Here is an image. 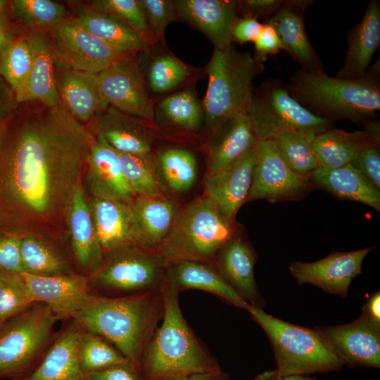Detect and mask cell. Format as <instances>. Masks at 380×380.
<instances>
[{
  "label": "cell",
  "mask_w": 380,
  "mask_h": 380,
  "mask_svg": "<svg viewBox=\"0 0 380 380\" xmlns=\"http://www.w3.org/2000/svg\"><path fill=\"white\" fill-rule=\"evenodd\" d=\"M93 134L61 102L0 132V231L20 237L68 214Z\"/></svg>",
  "instance_id": "cell-1"
},
{
  "label": "cell",
  "mask_w": 380,
  "mask_h": 380,
  "mask_svg": "<svg viewBox=\"0 0 380 380\" xmlns=\"http://www.w3.org/2000/svg\"><path fill=\"white\" fill-rule=\"evenodd\" d=\"M163 313L160 289L118 297L95 294L89 305L71 319L85 331L104 338L125 358L139 364Z\"/></svg>",
  "instance_id": "cell-2"
},
{
  "label": "cell",
  "mask_w": 380,
  "mask_h": 380,
  "mask_svg": "<svg viewBox=\"0 0 380 380\" xmlns=\"http://www.w3.org/2000/svg\"><path fill=\"white\" fill-rule=\"evenodd\" d=\"M379 68L378 60L355 80L331 77L322 68H300L288 88L293 98L319 117L364 125L380 110Z\"/></svg>",
  "instance_id": "cell-3"
},
{
  "label": "cell",
  "mask_w": 380,
  "mask_h": 380,
  "mask_svg": "<svg viewBox=\"0 0 380 380\" xmlns=\"http://www.w3.org/2000/svg\"><path fill=\"white\" fill-rule=\"evenodd\" d=\"M164 298L162 323L146 345L140 367L144 380L186 377L221 369L182 313L177 291L161 288Z\"/></svg>",
  "instance_id": "cell-4"
},
{
  "label": "cell",
  "mask_w": 380,
  "mask_h": 380,
  "mask_svg": "<svg viewBox=\"0 0 380 380\" xmlns=\"http://www.w3.org/2000/svg\"><path fill=\"white\" fill-rule=\"evenodd\" d=\"M265 70L264 61L232 45L214 49L205 68L207 91L202 103L205 126L210 133L234 113L248 110L253 96V81Z\"/></svg>",
  "instance_id": "cell-5"
},
{
  "label": "cell",
  "mask_w": 380,
  "mask_h": 380,
  "mask_svg": "<svg viewBox=\"0 0 380 380\" xmlns=\"http://www.w3.org/2000/svg\"><path fill=\"white\" fill-rule=\"evenodd\" d=\"M236 231L205 196L177 213L173 224L156 251L165 265L193 260L213 262L218 250Z\"/></svg>",
  "instance_id": "cell-6"
},
{
  "label": "cell",
  "mask_w": 380,
  "mask_h": 380,
  "mask_svg": "<svg viewBox=\"0 0 380 380\" xmlns=\"http://www.w3.org/2000/svg\"><path fill=\"white\" fill-rule=\"evenodd\" d=\"M247 311L269 338L281 376L338 371L344 365L313 329L285 322L253 305Z\"/></svg>",
  "instance_id": "cell-7"
},
{
  "label": "cell",
  "mask_w": 380,
  "mask_h": 380,
  "mask_svg": "<svg viewBox=\"0 0 380 380\" xmlns=\"http://www.w3.org/2000/svg\"><path fill=\"white\" fill-rule=\"evenodd\" d=\"M58 320L48 305L36 302L0 326V379L18 380L30 374L52 341Z\"/></svg>",
  "instance_id": "cell-8"
},
{
  "label": "cell",
  "mask_w": 380,
  "mask_h": 380,
  "mask_svg": "<svg viewBox=\"0 0 380 380\" xmlns=\"http://www.w3.org/2000/svg\"><path fill=\"white\" fill-rule=\"evenodd\" d=\"M165 268L156 251L132 245L104 255L88 278L94 293L124 296L160 289Z\"/></svg>",
  "instance_id": "cell-9"
},
{
  "label": "cell",
  "mask_w": 380,
  "mask_h": 380,
  "mask_svg": "<svg viewBox=\"0 0 380 380\" xmlns=\"http://www.w3.org/2000/svg\"><path fill=\"white\" fill-rule=\"evenodd\" d=\"M248 113L257 137L263 139L275 129L302 134L310 139L333 127L334 122L319 117L290 94L288 85L278 80H270L253 89Z\"/></svg>",
  "instance_id": "cell-10"
},
{
  "label": "cell",
  "mask_w": 380,
  "mask_h": 380,
  "mask_svg": "<svg viewBox=\"0 0 380 380\" xmlns=\"http://www.w3.org/2000/svg\"><path fill=\"white\" fill-rule=\"evenodd\" d=\"M255 151L252 183L247 201L263 199L275 203L298 201L315 188L310 176L291 169L270 140H259Z\"/></svg>",
  "instance_id": "cell-11"
},
{
  "label": "cell",
  "mask_w": 380,
  "mask_h": 380,
  "mask_svg": "<svg viewBox=\"0 0 380 380\" xmlns=\"http://www.w3.org/2000/svg\"><path fill=\"white\" fill-rule=\"evenodd\" d=\"M97 80L101 96L108 106L155 125V102L136 55L114 62L97 74Z\"/></svg>",
  "instance_id": "cell-12"
},
{
  "label": "cell",
  "mask_w": 380,
  "mask_h": 380,
  "mask_svg": "<svg viewBox=\"0 0 380 380\" xmlns=\"http://www.w3.org/2000/svg\"><path fill=\"white\" fill-rule=\"evenodd\" d=\"M54 50L70 69L99 74L126 57L109 46L75 19H65L49 29Z\"/></svg>",
  "instance_id": "cell-13"
},
{
  "label": "cell",
  "mask_w": 380,
  "mask_h": 380,
  "mask_svg": "<svg viewBox=\"0 0 380 380\" xmlns=\"http://www.w3.org/2000/svg\"><path fill=\"white\" fill-rule=\"evenodd\" d=\"M313 330L343 364L380 367V326L362 315L346 324L315 327Z\"/></svg>",
  "instance_id": "cell-14"
},
{
  "label": "cell",
  "mask_w": 380,
  "mask_h": 380,
  "mask_svg": "<svg viewBox=\"0 0 380 380\" xmlns=\"http://www.w3.org/2000/svg\"><path fill=\"white\" fill-rule=\"evenodd\" d=\"M373 248L334 251L315 262H292L289 270L299 284H311L327 293L346 298L351 281L362 273V262Z\"/></svg>",
  "instance_id": "cell-15"
},
{
  "label": "cell",
  "mask_w": 380,
  "mask_h": 380,
  "mask_svg": "<svg viewBox=\"0 0 380 380\" xmlns=\"http://www.w3.org/2000/svg\"><path fill=\"white\" fill-rule=\"evenodd\" d=\"M22 274L34 302L48 305L59 320L71 319L87 306L95 295L88 277L77 272L56 276Z\"/></svg>",
  "instance_id": "cell-16"
},
{
  "label": "cell",
  "mask_w": 380,
  "mask_h": 380,
  "mask_svg": "<svg viewBox=\"0 0 380 380\" xmlns=\"http://www.w3.org/2000/svg\"><path fill=\"white\" fill-rule=\"evenodd\" d=\"M91 121L89 130L118 153H151L156 127L151 123L110 106Z\"/></svg>",
  "instance_id": "cell-17"
},
{
  "label": "cell",
  "mask_w": 380,
  "mask_h": 380,
  "mask_svg": "<svg viewBox=\"0 0 380 380\" xmlns=\"http://www.w3.org/2000/svg\"><path fill=\"white\" fill-rule=\"evenodd\" d=\"M256 253L237 230L218 250L212 264L226 282L250 305L262 308L265 302L257 286Z\"/></svg>",
  "instance_id": "cell-18"
},
{
  "label": "cell",
  "mask_w": 380,
  "mask_h": 380,
  "mask_svg": "<svg viewBox=\"0 0 380 380\" xmlns=\"http://www.w3.org/2000/svg\"><path fill=\"white\" fill-rule=\"evenodd\" d=\"M177 18L203 32L215 49L232 46V27L239 17L236 0H175Z\"/></svg>",
  "instance_id": "cell-19"
},
{
  "label": "cell",
  "mask_w": 380,
  "mask_h": 380,
  "mask_svg": "<svg viewBox=\"0 0 380 380\" xmlns=\"http://www.w3.org/2000/svg\"><path fill=\"white\" fill-rule=\"evenodd\" d=\"M255 148L229 167L208 172L205 178V196L230 222H234L238 210L247 201L252 183Z\"/></svg>",
  "instance_id": "cell-20"
},
{
  "label": "cell",
  "mask_w": 380,
  "mask_h": 380,
  "mask_svg": "<svg viewBox=\"0 0 380 380\" xmlns=\"http://www.w3.org/2000/svg\"><path fill=\"white\" fill-rule=\"evenodd\" d=\"M65 322L36 367L18 380H83L78 353L84 330L72 319Z\"/></svg>",
  "instance_id": "cell-21"
},
{
  "label": "cell",
  "mask_w": 380,
  "mask_h": 380,
  "mask_svg": "<svg viewBox=\"0 0 380 380\" xmlns=\"http://www.w3.org/2000/svg\"><path fill=\"white\" fill-rule=\"evenodd\" d=\"M258 141L248 111L232 114L210 133L206 144L208 172L229 167L253 150Z\"/></svg>",
  "instance_id": "cell-22"
},
{
  "label": "cell",
  "mask_w": 380,
  "mask_h": 380,
  "mask_svg": "<svg viewBox=\"0 0 380 380\" xmlns=\"http://www.w3.org/2000/svg\"><path fill=\"white\" fill-rule=\"evenodd\" d=\"M137 59L151 94H165L191 85L198 76L196 68L183 62L160 43L147 46Z\"/></svg>",
  "instance_id": "cell-23"
},
{
  "label": "cell",
  "mask_w": 380,
  "mask_h": 380,
  "mask_svg": "<svg viewBox=\"0 0 380 380\" xmlns=\"http://www.w3.org/2000/svg\"><path fill=\"white\" fill-rule=\"evenodd\" d=\"M162 287L179 293L185 289H199L240 309L247 310L250 306L208 262L182 260L167 264Z\"/></svg>",
  "instance_id": "cell-24"
},
{
  "label": "cell",
  "mask_w": 380,
  "mask_h": 380,
  "mask_svg": "<svg viewBox=\"0 0 380 380\" xmlns=\"http://www.w3.org/2000/svg\"><path fill=\"white\" fill-rule=\"evenodd\" d=\"M70 250L81 274L89 277L101 265L103 253L98 241L90 206L80 183L75 189L67 214Z\"/></svg>",
  "instance_id": "cell-25"
},
{
  "label": "cell",
  "mask_w": 380,
  "mask_h": 380,
  "mask_svg": "<svg viewBox=\"0 0 380 380\" xmlns=\"http://www.w3.org/2000/svg\"><path fill=\"white\" fill-rule=\"evenodd\" d=\"M32 54L28 78L20 91L15 95L18 103L37 101L47 107L61 103L53 68V49L48 34L32 30L27 36Z\"/></svg>",
  "instance_id": "cell-26"
},
{
  "label": "cell",
  "mask_w": 380,
  "mask_h": 380,
  "mask_svg": "<svg viewBox=\"0 0 380 380\" xmlns=\"http://www.w3.org/2000/svg\"><path fill=\"white\" fill-rule=\"evenodd\" d=\"M129 207L135 245L156 250L173 224L177 214L176 205L162 195L136 196Z\"/></svg>",
  "instance_id": "cell-27"
},
{
  "label": "cell",
  "mask_w": 380,
  "mask_h": 380,
  "mask_svg": "<svg viewBox=\"0 0 380 380\" xmlns=\"http://www.w3.org/2000/svg\"><path fill=\"white\" fill-rule=\"evenodd\" d=\"M311 0H289L286 5L268 20L277 32L285 50L303 69L322 68L305 27L304 13Z\"/></svg>",
  "instance_id": "cell-28"
},
{
  "label": "cell",
  "mask_w": 380,
  "mask_h": 380,
  "mask_svg": "<svg viewBox=\"0 0 380 380\" xmlns=\"http://www.w3.org/2000/svg\"><path fill=\"white\" fill-rule=\"evenodd\" d=\"M348 50L336 77L355 80L363 77L380 46V1H370L362 20L348 33Z\"/></svg>",
  "instance_id": "cell-29"
},
{
  "label": "cell",
  "mask_w": 380,
  "mask_h": 380,
  "mask_svg": "<svg viewBox=\"0 0 380 380\" xmlns=\"http://www.w3.org/2000/svg\"><path fill=\"white\" fill-rule=\"evenodd\" d=\"M86 167L93 196L132 203L134 197L123 176L118 153L102 139L95 137Z\"/></svg>",
  "instance_id": "cell-30"
},
{
  "label": "cell",
  "mask_w": 380,
  "mask_h": 380,
  "mask_svg": "<svg viewBox=\"0 0 380 380\" xmlns=\"http://www.w3.org/2000/svg\"><path fill=\"white\" fill-rule=\"evenodd\" d=\"M129 205L97 196L90 202L94 229L103 255L135 245Z\"/></svg>",
  "instance_id": "cell-31"
},
{
  "label": "cell",
  "mask_w": 380,
  "mask_h": 380,
  "mask_svg": "<svg viewBox=\"0 0 380 380\" xmlns=\"http://www.w3.org/2000/svg\"><path fill=\"white\" fill-rule=\"evenodd\" d=\"M310 179L315 188L339 199L359 202L380 211V189L350 163L334 168L319 167L310 175Z\"/></svg>",
  "instance_id": "cell-32"
},
{
  "label": "cell",
  "mask_w": 380,
  "mask_h": 380,
  "mask_svg": "<svg viewBox=\"0 0 380 380\" xmlns=\"http://www.w3.org/2000/svg\"><path fill=\"white\" fill-rule=\"evenodd\" d=\"M56 84L61 103L80 122L91 120L108 106L101 96L97 74L68 69Z\"/></svg>",
  "instance_id": "cell-33"
},
{
  "label": "cell",
  "mask_w": 380,
  "mask_h": 380,
  "mask_svg": "<svg viewBox=\"0 0 380 380\" xmlns=\"http://www.w3.org/2000/svg\"><path fill=\"white\" fill-rule=\"evenodd\" d=\"M75 18L91 34L125 56L137 55L148 46L125 21L90 8H81Z\"/></svg>",
  "instance_id": "cell-34"
},
{
  "label": "cell",
  "mask_w": 380,
  "mask_h": 380,
  "mask_svg": "<svg viewBox=\"0 0 380 380\" xmlns=\"http://www.w3.org/2000/svg\"><path fill=\"white\" fill-rule=\"evenodd\" d=\"M311 143L319 167L325 168L349 164L365 148L376 146L363 130L347 132L334 127L315 136Z\"/></svg>",
  "instance_id": "cell-35"
},
{
  "label": "cell",
  "mask_w": 380,
  "mask_h": 380,
  "mask_svg": "<svg viewBox=\"0 0 380 380\" xmlns=\"http://www.w3.org/2000/svg\"><path fill=\"white\" fill-rule=\"evenodd\" d=\"M154 122L194 132L205 125L203 106L194 87L189 85L169 94L154 106Z\"/></svg>",
  "instance_id": "cell-36"
},
{
  "label": "cell",
  "mask_w": 380,
  "mask_h": 380,
  "mask_svg": "<svg viewBox=\"0 0 380 380\" xmlns=\"http://www.w3.org/2000/svg\"><path fill=\"white\" fill-rule=\"evenodd\" d=\"M20 255L25 273L56 276L76 272L71 267L70 259L60 248L36 235L21 237Z\"/></svg>",
  "instance_id": "cell-37"
},
{
  "label": "cell",
  "mask_w": 380,
  "mask_h": 380,
  "mask_svg": "<svg viewBox=\"0 0 380 380\" xmlns=\"http://www.w3.org/2000/svg\"><path fill=\"white\" fill-rule=\"evenodd\" d=\"M156 160L159 172L172 191L185 192L194 184L197 177V161L189 150L167 147L158 153Z\"/></svg>",
  "instance_id": "cell-38"
},
{
  "label": "cell",
  "mask_w": 380,
  "mask_h": 380,
  "mask_svg": "<svg viewBox=\"0 0 380 380\" xmlns=\"http://www.w3.org/2000/svg\"><path fill=\"white\" fill-rule=\"evenodd\" d=\"M263 139L270 140L277 151L294 172L306 176L319 167L309 138L286 129L270 131Z\"/></svg>",
  "instance_id": "cell-39"
},
{
  "label": "cell",
  "mask_w": 380,
  "mask_h": 380,
  "mask_svg": "<svg viewBox=\"0 0 380 380\" xmlns=\"http://www.w3.org/2000/svg\"><path fill=\"white\" fill-rule=\"evenodd\" d=\"M118 153L123 176L134 196L163 195L152 153Z\"/></svg>",
  "instance_id": "cell-40"
},
{
  "label": "cell",
  "mask_w": 380,
  "mask_h": 380,
  "mask_svg": "<svg viewBox=\"0 0 380 380\" xmlns=\"http://www.w3.org/2000/svg\"><path fill=\"white\" fill-rule=\"evenodd\" d=\"M13 16L32 30L51 28L65 20V8L51 0H13Z\"/></svg>",
  "instance_id": "cell-41"
},
{
  "label": "cell",
  "mask_w": 380,
  "mask_h": 380,
  "mask_svg": "<svg viewBox=\"0 0 380 380\" xmlns=\"http://www.w3.org/2000/svg\"><path fill=\"white\" fill-rule=\"evenodd\" d=\"M78 355L84 374L110 367L126 359L104 338L85 331L80 339Z\"/></svg>",
  "instance_id": "cell-42"
},
{
  "label": "cell",
  "mask_w": 380,
  "mask_h": 380,
  "mask_svg": "<svg viewBox=\"0 0 380 380\" xmlns=\"http://www.w3.org/2000/svg\"><path fill=\"white\" fill-rule=\"evenodd\" d=\"M32 64V54L27 36L13 40L0 58V75L18 94L24 87Z\"/></svg>",
  "instance_id": "cell-43"
},
{
  "label": "cell",
  "mask_w": 380,
  "mask_h": 380,
  "mask_svg": "<svg viewBox=\"0 0 380 380\" xmlns=\"http://www.w3.org/2000/svg\"><path fill=\"white\" fill-rule=\"evenodd\" d=\"M34 303L22 272L0 270V326Z\"/></svg>",
  "instance_id": "cell-44"
},
{
  "label": "cell",
  "mask_w": 380,
  "mask_h": 380,
  "mask_svg": "<svg viewBox=\"0 0 380 380\" xmlns=\"http://www.w3.org/2000/svg\"><path fill=\"white\" fill-rule=\"evenodd\" d=\"M89 8L125 21L142 37L148 45L157 44L139 0H94L89 2Z\"/></svg>",
  "instance_id": "cell-45"
},
{
  "label": "cell",
  "mask_w": 380,
  "mask_h": 380,
  "mask_svg": "<svg viewBox=\"0 0 380 380\" xmlns=\"http://www.w3.org/2000/svg\"><path fill=\"white\" fill-rule=\"evenodd\" d=\"M148 27L157 43L165 44L167 26L177 19L174 1L139 0Z\"/></svg>",
  "instance_id": "cell-46"
},
{
  "label": "cell",
  "mask_w": 380,
  "mask_h": 380,
  "mask_svg": "<svg viewBox=\"0 0 380 380\" xmlns=\"http://www.w3.org/2000/svg\"><path fill=\"white\" fill-rule=\"evenodd\" d=\"M20 239L19 236L0 231V270L23 272Z\"/></svg>",
  "instance_id": "cell-47"
},
{
  "label": "cell",
  "mask_w": 380,
  "mask_h": 380,
  "mask_svg": "<svg viewBox=\"0 0 380 380\" xmlns=\"http://www.w3.org/2000/svg\"><path fill=\"white\" fill-rule=\"evenodd\" d=\"M83 380H144L140 365L125 359L110 367L85 373Z\"/></svg>",
  "instance_id": "cell-48"
},
{
  "label": "cell",
  "mask_w": 380,
  "mask_h": 380,
  "mask_svg": "<svg viewBox=\"0 0 380 380\" xmlns=\"http://www.w3.org/2000/svg\"><path fill=\"white\" fill-rule=\"evenodd\" d=\"M380 147L370 146L350 163L375 187L380 189Z\"/></svg>",
  "instance_id": "cell-49"
},
{
  "label": "cell",
  "mask_w": 380,
  "mask_h": 380,
  "mask_svg": "<svg viewBox=\"0 0 380 380\" xmlns=\"http://www.w3.org/2000/svg\"><path fill=\"white\" fill-rule=\"evenodd\" d=\"M289 0H245L239 1V13L241 16H251L268 20L282 9Z\"/></svg>",
  "instance_id": "cell-50"
},
{
  "label": "cell",
  "mask_w": 380,
  "mask_h": 380,
  "mask_svg": "<svg viewBox=\"0 0 380 380\" xmlns=\"http://www.w3.org/2000/svg\"><path fill=\"white\" fill-rule=\"evenodd\" d=\"M262 24V30L254 42V56L265 62L268 56L277 54L282 50L283 46L274 27L267 23Z\"/></svg>",
  "instance_id": "cell-51"
},
{
  "label": "cell",
  "mask_w": 380,
  "mask_h": 380,
  "mask_svg": "<svg viewBox=\"0 0 380 380\" xmlns=\"http://www.w3.org/2000/svg\"><path fill=\"white\" fill-rule=\"evenodd\" d=\"M263 24L251 16H239L232 27V42L239 44L254 42Z\"/></svg>",
  "instance_id": "cell-52"
},
{
  "label": "cell",
  "mask_w": 380,
  "mask_h": 380,
  "mask_svg": "<svg viewBox=\"0 0 380 380\" xmlns=\"http://www.w3.org/2000/svg\"><path fill=\"white\" fill-rule=\"evenodd\" d=\"M362 317L372 323L380 326V293L375 292L371 296L362 308Z\"/></svg>",
  "instance_id": "cell-53"
},
{
  "label": "cell",
  "mask_w": 380,
  "mask_h": 380,
  "mask_svg": "<svg viewBox=\"0 0 380 380\" xmlns=\"http://www.w3.org/2000/svg\"><path fill=\"white\" fill-rule=\"evenodd\" d=\"M257 376L260 380H316L315 378L303 375L281 376L276 369L262 372Z\"/></svg>",
  "instance_id": "cell-54"
},
{
  "label": "cell",
  "mask_w": 380,
  "mask_h": 380,
  "mask_svg": "<svg viewBox=\"0 0 380 380\" xmlns=\"http://www.w3.org/2000/svg\"><path fill=\"white\" fill-rule=\"evenodd\" d=\"M364 132L377 146L380 147V122L379 120H369L364 125Z\"/></svg>",
  "instance_id": "cell-55"
},
{
  "label": "cell",
  "mask_w": 380,
  "mask_h": 380,
  "mask_svg": "<svg viewBox=\"0 0 380 380\" xmlns=\"http://www.w3.org/2000/svg\"><path fill=\"white\" fill-rule=\"evenodd\" d=\"M230 376L222 369L216 371L198 373L186 376V380H229Z\"/></svg>",
  "instance_id": "cell-56"
},
{
  "label": "cell",
  "mask_w": 380,
  "mask_h": 380,
  "mask_svg": "<svg viewBox=\"0 0 380 380\" xmlns=\"http://www.w3.org/2000/svg\"><path fill=\"white\" fill-rule=\"evenodd\" d=\"M13 42L8 28L0 25V58Z\"/></svg>",
  "instance_id": "cell-57"
},
{
  "label": "cell",
  "mask_w": 380,
  "mask_h": 380,
  "mask_svg": "<svg viewBox=\"0 0 380 380\" xmlns=\"http://www.w3.org/2000/svg\"><path fill=\"white\" fill-rule=\"evenodd\" d=\"M7 1L0 0V25L8 28V20L6 14Z\"/></svg>",
  "instance_id": "cell-58"
},
{
  "label": "cell",
  "mask_w": 380,
  "mask_h": 380,
  "mask_svg": "<svg viewBox=\"0 0 380 380\" xmlns=\"http://www.w3.org/2000/svg\"><path fill=\"white\" fill-rule=\"evenodd\" d=\"M6 110H4V104L2 100L1 94H0V123L5 122Z\"/></svg>",
  "instance_id": "cell-59"
},
{
  "label": "cell",
  "mask_w": 380,
  "mask_h": 380,
  "mask_svg": "<svg viewBox=\"0 0 380 380\" xmlns=\"http://www.w3.org/2000/svg\"><path fill=\"white\" fill-rule=\"evenodd\" d=\"M186 377L175 376V377L165 378L160 380H186Z\"/></svg>",
  "instance_id": "cell-60"
},
{
  "label": "cell",
  "mask_w": 380,
  "mask_h": 380,
  "mask_svg": "<svg viewBox=\"0 0 380 380\" xmlns=\"http://www.w3.org/2000/svg\"><path fill=\"white\" fill-rule=\"evenodd\" d=\"M5 122H6V121H5ZM5 122H1V123H0V132H1V129H2L3 127H4V125Z\"/></svg>",
  "instance_id": "cell-61"
},
{
  "label": "cell",
  "mask_w": 380,
  "mask_h": 380,
  "mask_svg": "<svg viewBox=\"0 0 380 380\" xmlns=\"http://www.w3.org/2000/svg\"><path fill=\"white\" fill-rule=\"evenodd\" d=\"M253 380H260V379H259L258 378V376H256L254 378Z\"/></svg>",
  "instance_id": "cell-62"
}]
</instances>
